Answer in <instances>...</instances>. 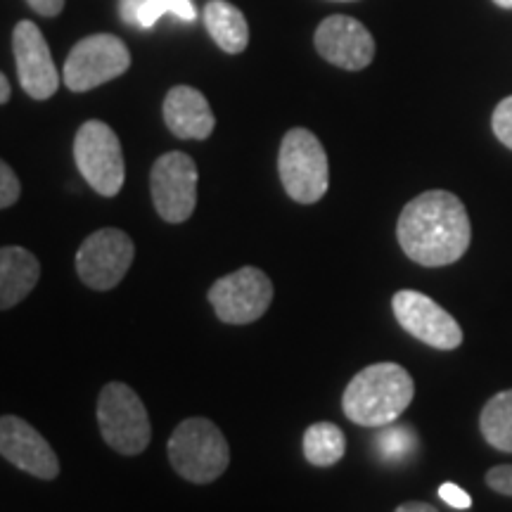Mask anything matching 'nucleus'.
Returning a JSON list of instances; mask_svg holds the SVG:
<instances>
[{
    "label": "nucleus",
    "mask_w": 512,
    "mask_h": 512,
    "mask_svg": "<svg viewBox=\"0 0 512 512\" xmlns=\"http://www.w3.org/2000/svg\"><path fill=\"white\" fill-rule=\"evenodd\" d=\"M136 247L124 230L102 228L81 242L76 252V273L91 290H114L133 264Z\"/></svg>",
    "instance_id": "9"
},
{
    "label": "nucleus",
    "mask_w": 512,
    "mask_h": 512,
    "mask_svg": "<svg viewBox=\"0 0 512 512\" xmlns=\"http://www.w3.org/2000/svg\"><path fill=\"white\" fill-rule=\"evenodd\" d=\"M147 0H119V15L121 22L131 24V27H138V12Z\"/></svg>",
    "instance_id": "26"
},
{
    "label": "nucleus",
    "mask_w": 512,
    "mask_h": 512,
    "mask_svg": "<svg viewBox=\"0 0 512 512\" xmlns=\"http://www.w3.org/2000/svg\"><path fill=\"white\" fill-rule=\"evenodd\" d=\"M0 456L38 479L60 475V460L36 427L15 415L0 418Z\"/></svg>",
    "instance_id": "14"
},
{
    "label": "nucleus",
    "mask_w": 512,
    "mask_h": 512,
    "mask_svg": "<svg viewBox=\"0 0 512 512\" xmlns=\"http://www.w3.org/2000/svg\"><path fill=\"white\" fill-rule=\"evenodd\" d=\"M486 484H489V489H494L496 494L512 498V465L491 467V470L486 472Z\"/></svg>",
    "instance_id": "24"
},
{
    "label": "nucleus",
    "mask_w": 512,
    "mask_h": 512,
    "mask_svg": "<svg viewBox=\"0 0 512 512\" xmlns=\"http://www.w3.org/2000/svg\"><path fill=\"white\" fill-rule=\"evenodd\" d=\"M394 512H439L437 508H434V505H430V503H420V501H408V503H403V505H399V508H396Z\"/></svg>",
    "instance_id": "28"
},
{
    "label": "nucleus",
    "mask_w": 512,
    "mask_h": 512,
    "mask_svg": "<svg viewBox=\"0 0 512 512\" xmlns=\"http://www.w3.org/2000/svg\"><path fill=\"white\" fill-rule=\"evenodd\" d=\"M12 53H15L17 76L24 93L34 100L53 98L60 88V74L55 69L48 41L34 22L24 19L12 31Z\"/></svg>",
    "instance_id": "13"
},
{
    "label": "nucleus",
    "mask_w": 512,
    "mask_h": 512,
    "mask_svg": "<svg viewBox=\"0 0 512 512\" xmlns=\"http://www.w3.org/2000/svg\"><path fill=\"white\" fill-rule=\"evenodd\" d=\"M174 470L192 484L216 482L230 465V448L219 427L207 418H188L169 439Z\"/></svg>",
    "instance_id": "3"
},
{
    "label": "nucleus",
    "mask_w": 512,
    "mask_h": 512,
    "mask_svg": "<svg viewBox=\"0 0 512 512\" xmlns=\"http://www.w3.org/2000/svg\"><path fill=\"white\" fill-rule=\"evenodd\" d=\"M209 304L221 323L249 325L259 320L273 302V283L264 271L245 266L211 285Z\"/></svg>",
    "instance_id": "8"
},
{
    "label": "nucleus",
    "mask_w": 512,
    "mask_h": 512,
    "mask_svg": "<svg viewBox=\"0 0 512 512\" xmlns=\"http://www.w3.org/2000/svg\"><path fill=\"white\" fill-rule=\"evenodd\" d=\"M19 195H22V185H19L17 174L0 159V209L12 207Z\"/></svg>",
    "instance_id": "23"
},
{
    "label": "nucleus",
    "mask_w": 512,
    "mask_h": 512,
    "mask_svg": "<svg viewBox=\"0 0 512 512\" xmlns=\"http://www.w3.org/2000/svg\"><path fill=\"white\" fill-rule=\"evenodd\" d=\"M318 55L325 62L335 64L347 72H361L375 57V38L370 34L366 24H361L354 17L332 15L318 24L316 36Z\"/></svg>",
    "instance_id": "12"
},
{
    "label": "nucleus",
    "mask_w": 512,
    "mask_h": 512,
    "mask_svg": "<svg viewBox=\"0 0 512 512\" xmlns=\"http://www.w3.org/2000/svg\"><path fill=\"white\" fill-rule=\"evenodd\" d=\"M27 5L41 17H57L64 10V0H27Z\"/></svg>",
    "instance_id": "27"
},
{
    "label": "nucleus",
    "mask_w": 512,
    "mask_h": 512,
    "mask_svg": "<svg viewBox=\"0 0 512 512\" xmlns=\"http://www.w3.org/2000/svg\"><path fill=\"white\" fill-rule=\"evenodd\" d=\"M197 164L185 152H166L150 171V190L157 214L166 223H183L197 207Z\"/></svg>",
    "instance_id": "10"
},
{
    "label": "nucleus",
    "mask_w": 512,
    "mask_h": 512,
    "mask_svg": "<svg viewBox=\"0 0 512 512\" xmlns=\"http://www.w3.org/2000/svg\"><path fill=\"white\" fill-rule=\"evenodd\" d=\"M128 67L131 53L119 36L93 34L81 38L67 55L62 79L72 93H86L126 74Z\"/></svg>",
    "instance_id": "7"
},
{
    "label": "nucleus",
    "mask_w": 512,
    "mask_h": 512,
    "mask_svg": "<svg viewBox=\"0 0 512 512\" xmlns=\"http://www.w3.org/2000/svg\"><path fill=\"white\" fill-rule=\"evenodd\" d=\"M74 162L86 183L102 197L119 195L126 178L124 152L117 133L105 121H86L74 138Z\"/></svg>",
    "instance_id": "6"
},
{
    "label": "nucleus",
    "mask_w": 512,
    "mask_h": 512,
    "mask_svg": "<svg viewBox=\"0 0 512 512\" xmlns=\"http://www.w3.org/2000/svg\"><path fill=\"white\" fill-rule=\"evenodd\" d=\"M498 8H505V10H512V0H494Z\"/></svg>",
    "instance_id": "30"
},
{
    "label": "nucleus",
    "mask_w": 512,
    "mask_h": 512,
    "mask_svg": "<svg viewBox=\"0 0 512 512\" xmlns=\"http://www.w3.org/2000/svg\"><path fill=\"white\" fill-rule=\"evenodd\" d=\"M375 441H377V448H380L382 456L392 458V460L408 456L415 446L413 432L406 430V427H387V430H384Z\"/></svg>",
    "instance_id": "21"
},
{
    "label": "nucleus",
    "mask_w": 512,
    "mask_h": 512,
    "mask_svg": "<svg viewBox=\"0 0 512 512\" xmlns=\"http://www.w3.org/2000/svg\"><path fill=\"white\" fill-rule=\"evenodd\" d=\"M479 430L498 451L512 453V389L486 401L479 415Z\"/></svg>",
    "instance_id": "18"
},
{
    "label": "nucleus",
    "mask_w": 512,
    "mask_h": 512,
    "mask_svg": "<svg viewBox=\"0 0 512 512\" xmlns=\"http://www.w3.org/2000/svg\"><path fill=\"white\" fill-rule=\"evenodd\" d=\"M413 377L399 363H373L347 384L344 415L361 427H387L411 406Z\"/></svg>",
    "instance_id": "2"
},
{
    "label": "nucleus",
    "mask_w": 512,
    "mask_h": 512,
    "mask_svg": "<svg viewBox=\"0 0 512 512\" xmlns=\"http://www.w3.org/2000/svg\"><path fill=\"white\" fill-rule=\"evenodd\" d=\"M396 238L415 264L425 268L451 266L463 259L470 247V216L453 192L427 190L403 207Z\"/></svg>",
    "instance_id": "1"
},
{
    "label": "nucleus",
    "mask_w": 512,
    "mask_h": 512,
    "mask_svg": "<svg viewBox=\"0 0 512 512\" xmlns=\"http://www.w3.org/2000/svg\"><path fill=\"white\" fill-rule=\"evenodd\" d=\"M344 451H347V439L332 422H316L304 432V456L311 465H335L344 458Z\"/></svg>",
    "instance_id": "19"
},
{
    "label": "nucleus",
    "mask_w": 512,
    "mask_h": 512,
    "mask_svg": "<svg viewBox=\"0 0 512 512\" xmlns=\"http://www.w3.org/2000/svg\"><path fill=\"white\" fill-rule=\"evenodd\" d=\"M392 309L401 328L427 347L453 351L463 344V330L458 320L427 294L415 290L396 292Z\"/></svg>",
    "instance_id": "11"
},
{
    "label": "nucleus",
    "mask_w": 512,
    "mask_h": 512,
    "mask_svg": "<svg viewBox=\"0 0 512 512\" xmlns=\"http://www.w3.org/2000/svg\"><path fill=\"white\" fill-rule=\"evenodd\" d=\"M10 81L8 76H5L3 72H0V105H5V102L10 100Z\"/></svg>",
    "instance_id": "29"
},
{
    "label": "nucleus",
    "mask_w": 512,
    "mask_h": 512,
    "mask_svg": "<svg viewBox=\"0 0 512 512\" xmlns=\"http://www.w3.org/2000/svg\"><path fill=\"white\" fill-rule=\"evenodd\" d=\"M491 128H494L496 138L512 150V95L496 105L494 114H491Z\"/></svg>",
    "instance_id": "22"
},
{
    "label": "nucleus",
    "mask_w": 512,
    "mask_h": 512,
    "mask_svg": "<svg viewBox=\"0 0 512 512\" xmlns=\"http://www.w3.org/2000/svg\"><path fill=\"white\" fill-rule=\"evenodd\" d=\"M98 425L107 446L121 456H138L150 446L152 427L145 403L124 382L102 387L98 399Z\"/></svg>",
    "instance_id": "5"
},
{
    "label": "nucleus",
    "mask_w": 512,
    "mask_h": 512,
    "mask_svg": "<svg viewBox=\"0 0 512 512\" xmlns=\"http://www.w3.org/2000/svg\"><path fill=\"white\" fill-rule=\"evenodd\" d=\"M204 27L223 53L240 55L249 46V24L240 8L228 0H209L204 5Z\"/></svg>",
    "instance_id": "17"
},
{
    "label": "nucleus",
    "mask_w": 512,
    "mask_h": 512,
    "mask_svg": "<svg viewBox=\"0 0 512 512\" xmlns=\"http://www.w3.org/2000/svg\"><path fill=\"white\" fill-rule=\"evenodd\" d=\"M439 496H441V501L451 505V508H458V510H467L472 505V498L467 496L458 484H451V482L439 486Z\"/></svg>",
    "instance_id": "25"
},
{
    "label": "nucleus",
    "mask_w": 512,
    "mask_h": 512,
    "mask_svg": "<svg viewBox=\"0 0 512 512\" xmlns=\"http://www.w3.org/2000/svg\"><path fill=\"white\" fill-rule=\"evenodd\" d=\"M278 174L294 202L316 204L330 185V166L325 147L309 128H290L278 155Z\"/></svg>",
    "instance_id": "4"
},
{
    "label": "nucleus",
    "mask_w": 512,
    "mask_h": 512,
    "mask_svg": "<svg viewBox=\"0 0 512 512\" xmlns=\"http://www.w3.org/2000/svg\"><path fill=\"white\" fill-rule=\"evenodd\" d=\"M164 124L176 138L207 140L214 133L216 117L209 100L192 86H174L164 98Z\"/></svg>",
    "instance_id": "15"
},
{
    "label": "nucleus",
    "mask_w": 512,
    "mask_h": 512,
    "mask_svg": "<svg viewBox=\"0 0 512 512\" xmlns=\"http://www.w3.org/2000/svg\"><path fill=\"white\" fill-rule=\"evenodd\" d=\"M176 15L183 22H192L197 17L195 5L190 0H147V3L140 8L138 12V27L140 29H150L155 27L157 19H162L164 15Z\"/></svg>",
    "instance_id": "20"
},
{
    "label": "nucleus",
    "mask_w": 512,
    "mask_h": 512,
    "mask_svg": "<svg viewBox=\"0 0 512 512\" xmlns=\"http://www.w3.org/2000/svg\"><path fill=\"white\" fill-rule=\"evenodd\" d=\"M339 3H351V0H339Z\"/></svg>",
    "instance_id": "31"
},
{
    "label": "nucleus",
    "mask_w": 512,
    "mask_h": 512,
    "mask_svg": "<svg viewBox=\"0 0 512 512\" xmlns=\"http://www.w3.org/2000/svg\"><path fill=\"white\" fill-rule=\"evenodd\" d=\"M41 278V264L24 247H0V311L27 299Z\"/></svg>",
    "instance_id": "16"
}]
</instances>
